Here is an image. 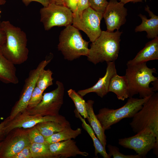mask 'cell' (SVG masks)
<instances>
[{"label":"cell","instance_id":"obj_1","mask_svg":"<svg viewBox=\"0 0 158 158\" xmlns=\"http://www.w3.org/2000/svg\"><path fill=\"white\" fill-rule=\"evenodd\" d=\"M1 25L5 32L6 40L0 51L14 64L23 63L28 59L29 52L26 33L8 20L1 22Z\"/></svg>","mask_w":158,"mask_h":158},{"label":"cell","instance_id":"obj_2","mask_svg":"<svg viewBox=\"0 0 158 158\" xmlns=\"http://www.w3.org/2000/svg\"><path fill=\"white\" fill-rule=\"evenodd\" d=\"M122 31H102L99 37L90 44L87 60L94 64L106 61L115 62L120 49Z\"/></svg>","mask_w":158,"mask_h":158},{"label":"cell","instance_id":"obj_3","mask_svg":"<svg viewBox=\"0 0 158 158\" xmlns=\"http://www.w3.org/2000/svg\"><path fill=\"white\" fill-rule=\"evenodd\" d=\"M127 66L125 76L128 85L129 98L138 94L140 98H144L155 92L150 86V83L158 80V77L153 75L156 73L155 68H148L146 62L127 63Z\"/></svg>","mask_w":158,"mask_h":158},{"label":"cell","instance_id":"obj_4","mask_svg":"<svg viewBox=\"0 0 158 158\" xmlns=\"http://www.w3.org/2000/svg\"><path fill=\"white\" fill-rule=\"evenodd\" d=\"M89 43L83 39L79 30L72 25L61 32L57 48L65 59L72 61L81 56H87Z\"/></svg>","mask_w":158,"mask_h":158},{"label":"cell","instance_id":"obj_5","mask_svg":"<svg viewBox=\"0 0 158 158\" xmlns=\"http://www.w3.org/2000/svg\"><path fill=\"white\" fill-rule=\"evenodd\" d=\"M150 96L144 98L129 97L121 107L117 109L102 108L96 116L103 128L105 130L109 129L112 125L122 119L132 118Z\"/></svg>","mask_w":158,"mask_h":158},{"label":"cell","instance_id":"obj_6","mask_svg":"<svg viewBox=\"0 0 158 158\" xmlns=\"http://www.w3.org/2000/svg\"><path fill=\"white\" fill-rule=\"evenodd\" d=\"M132 118L130 125L134 132L137 133L148 128L158 139V93L151 95Z\"/></svg>","mask_w":158,"mask_h":158},{"label":"cell","instance_id":"obj_7","mask_svg":"<svg viewBox=\"0 0 158 158\" xmlns=\"http://www.w3.org/2000/svg\"><path fill=\"white\" fill-rule=\"evenodd\" d=\"M56 84L55 89L43 93L42 100L36 107L24 111L29 114L42 116L60 115L59 112L63 104L65 89L61 82L57 81Z\"/></svg>","mask_w":158,"mask_h":158},{"label":"cell","instance_id":"obj_8","mask_svg":"<svg viewBox=\"0 0 158 158\" xmlns=\"http://www.w3.org/2000/svg\"><path fill=\"white\" fill-rule=\"evenodd\" d=\"M118 143L124 148L134 150L141 158L145 157L152 149L158 157V139L150 129L145 128L132 136L119 139Z\"/></svg>","mask_w":158,"mask_h":158},{"label":"cell","instance_id":"obj_9","mask_svg":"<svg viewBox=\"0 0 158 158\" xmlns=\"http://www.w3.org/2000/svg\"><path fill=\"white\" fill-rule=\"evenodd\" d=\"M40 21L46 30L54 26H65L72 25L73 14L71 11L63 5L49 3L40 10Z\"/></svg>","mask_w":158,"mask_h":158},{"label":"cell","instance_id":"obj_10","mask_svg":"<svg viewBox=\"0 0 158 158\" xmlns=\"http://www.w3.org/2000/svg\"><path fill=\"white\" fill-rule=\"evenodd\" d=\"M103 14L89 7L80 14H73L72 25L79 30L84 32L90 42H94L100 35L102 30L101 21Z\"/></svg>","mask_w":158,"mask_h":158},{"label":"cell","instance_id":"obj_11","mask_svg":"<svg viewBox=\"0 0 158 158\" xmlns=\"http://www.w3.org/2000/svg\"><path fill=\"white\" fill-rule=\"evenodd\" d=\"M51 60V59H50L42 61L36 68L30 71L28 77L25 81L19 99L14 106L9 116L10 119L13 118L18 114L26 110L32 92L36 86L38 78Z\"/></svg>","mask_w":158,"mask_h":158},{"label":"cell","instance_id":"obj_12","mask_svg":"<svg viewBox=\"0 0 158 158\" xmlns=\"http://www.w3.org/2000/svg\"><path fill=\"white\" fill-rule=\"evenodd\" d=\"M47 121L63 123L67 121L65 117L60 115L56 116H42L29 114L24 111L18 114L12 120L8 121L5 126L4 131L6 135L15 129L30 128L38 123Z\"/></svg>","mask_w":158,"mask_h":158},{"label":"cell","instance_id":"obj_13","mask_svg":"<svg viewBox=\"0 0 158 158\" xmlns=\"http://www.w3.org/2000/svg\"><path fill=\"white\" fill-rule=\"evenodd\" d=\"M122 2L117 0H110L103 14L107 31L114 32L115 30H118L126 21L127 9Z\"/></svg>","mask_w":158,"mask_h":158},{"label":"cell","instance_id":"obj_14","mask_svg":"<svg viewBox=\"0 0 158 158\" xmlns=\"http://www.w3.org/2000/svg\"><path fill=\"white\" fill-rule=\"evenodd\" d=\"M31 143L28 131H21L9 135L2 141L0 151V158H12Z\"/></svg>","mask_w":158,"mask_h":158},{"label":"cell","instance_id":"obj_15","mask_svg":"<svg viewBox=\"0 0 158 158\" xmlns=\"http://www.w3.org/2000/svg\"><path fill=\"white\" fill-rule=\"evenodd\" d=\"M107 63L106 72L103 77L100 78L97 83L92 87L78 91V93L82 97L90 92H95L100 97L103 98L109 92V87L111 79L117 74V71L115 62Z\"/></svg>","mask_w":158,"mask_h":158},{"label":"cell","instance_id":"obj_16","mask_svg":"<svg viewBox=\"0 0 158 158\" xmlns=\"http://www.w3.org/2000/svg\"><path fill=\"white\" fill-rule=\"evenodd\" d=\"M51 153L56 158H67L78 155L86 157L88 153L82 151L78 148L76 142L72 139L49 144Z\"/></svg>","mask_w":158,"mask_h":158},{"label":"cell","instance_id":"obj_17","mask_svg":"<svg viewBox=\"0 0 158 158\" xmlns=\"http://www.w3.org/2000/svg\"><path fill=\"white\" fill-rule=\"evenodd\" d=\"M145 10L148 13L150 18L148 19L146 16L140 13L138 16L142 22L135 27V32L145 31L147 32V38L153 39L158 37V16L150 10L148 5L145 7Z\"/></svg>","mask_w":158,"mask_h":158},{"label":"cell","instance_id":"obj_18","mask_svg":"<svg viewBox=\"0 0 158 158\" xmlns=\"http://www.w3.org/2000/svg\"><path fill=\"white\" fill-rule=\"evenodd\" d=\"M158 59V37L147 43L135 58L127 64H135Z\"/></svg>","mask_w":158,"mask_h":158},{"label":"cell","instance_id":"obj_19","mask_svg":"<svg viewBox=\"0 0 158 158\" xmlns=\"http://www.w3.org/2000/svg\"><path fill=\"white\" fill-rule=\"evenodd\" d=\"M0 80L6 84H16L19 82L15 65L6 58L0 50Z\"/></svg>","mask_w":158,"mask_h":158},{"label":"cell","instance_id":"obj_20","mask_svg":"<svg viewBox=\"0 0 158 158\" xmlns=\"http://www.w3.org/2000/svg\"><path fill=\"white\" fill-rule=\"evenodd\" d=\"M94 101L89 100L86 102L87 117V118L95 134L103 147L106 149L107 145L105 130L102 128L95 114L93 108Z\"/></svg>","mask_w":158,"mask_h":158},{"label":"cell","instance_id":"obj_21","mask_svg":"<svg viewBox=\"0 0 158 158\" xmlns=\"http://www.w3.org/2000/svg\"><path fill=\"white\" fill-rule=\"evenodd\" d=\"M108 91L115 94L119 100L124 101L129 98L128 85L125 75L115 74L111 79Z\"/></svg>","mask_w":158,"mask_h":158},{"label":"cell","instance_id":"obj_22","mask_svg":"<svg viewBox=\"0 0 158 158\" xmlns=\"http://www.w3.org/2000/svg\"><path fill=\"white\" fill-rule=\"evenodd\" d=\"M74 112L76 117L79 118L82 122L83 128L87 132L92 140L95 149V156H97V154L99 153L104 158H110L111 157L107 153L106 149L103 147L99 139L95 135L90 125L86 122L85 118L81 116L76 109Z\"/></svg>","mask_w":158,"mask_h":158},{"label":"cell","instance_id":"obj_23","mask_svg":"<svg viewBox=\"0 0 158 158\" xmlns=\"http://www.w3.org/2000/svg\"><path fill=\"white\" fill-rule=\"evenodd\" d=\"M69 126L70 124L67 121L63 123L47 121L38 123L35 126L42 135L46 138L63 130Z\"/></svg>","mask_w":158,"mask_h":158},{"label":"cell","instance_id":"obj_24","mask_svg":"<svg viewBox=\"0 0 158 158\" xmlns=\"http://www.w3.org/2000/svg\"><path fill=\"white\" fill-rule=\"evenodd\" d=\"M82 129L78 128L75 130L72 129L71 126L63 130L56 133L51 136L45 138V141L49 144L69 139H75L80 135Z\"/></svg>","mask_w":158,"mask_h":158},{"label":"cell","instance_id":"obj_25","mask_svg":"<svg viewBox=\"0 0 158 158\" xmlns=\"http://www.w3.org/2000/svg\"><path fill=\"white\" fill-rule=\"evenodd\" d=\"M30 148L32 158H56L50 152L47 142L31 143Z\"/></svg>","mask_w":158,"mask_h":158},{"label":"cell","instance_id":"obj_26","mask_svg":"<svg viewBox=\"0 0 158 158\" xmlns=\"http://www.w3.org/2000/svg\"><path fill=\"white\" fill-rule=\"evenodd\" d=\"M69 97L73 101L76 109L84 118L87 117L86 102L82 97L75 90L71 89L67 91Z\"/></svg>","mask_w":158,"mask_h":158},{"label":"cell","instance_id":"obj_27","mask_svg":"<svg viewBox=\"0 0 158 158\" xmlns=\"http://www.w3.org/2000/svg\"><path fill=\"white\" fill-rule=\"evenodd\" d=\"M53 73L49 69H44L40 74L37 81L36 86L44 91L53 84Z\"/></svg>","mask_w":158,"mask_h":158},{"label":"cell","instance_id":"obj_28","mask_svg":"<svg viewBox=\"0 0 158 158\" xmlns=\"http://www.w3.org/2000/svg\"><path fill=\"white\" fill-rule=\"evenodd\" d=\"M43 92L36 86L32 92L26 109L35 107L40 103L42 98Z\"/></svg>","mask_w":158,"mask_h":158},{"label":"cell","instance_id":"obj_29","mask_svg":"<svg viewBox=\"0 0 158 158\" xmlns=\"http://www.w3.org/2000/svg\"><path fill=\"white\" fill-rule=\"evenodd\" d=\"M28 136L31 143H42L47 142L45 138L35 126L33 127L32 128L28 131Z\"/></svg>","mask_w":158,"mask_h":158},{"label":"cell","instance_id":"obj_30","mask_svg":"<svg viewBox=\"0 0 158 158\" xmlns=\"http://www.w3.org/2000/svg\"><path fill=\"white\" fill-rule=\"evenodd\" d=\"M109 155L114 158H141L138 154L125 155L121 153L117 147L108 145L107 146Z\"/></svg>","mask_w":158,"mask_h":158},{"label":"cell","instance_id":"obj_31","mask_svg":"<svg viewBox=\"0 0 158 158\" xmlns=\"http://www.w3.org/2000/svg\"><path fill=\"white\" fill-rule=\"evenodd\" d=\"M90 7L97 12L103 13L108 2L107 0H89Z\"/></svg>","mask_w":158,"mask_h":158},{"label":"cell","instance_id":"obj_32","mask_svg":"<svg viewBox=\"0 0 158 158\" xmlns=\"http://www.w3.org/2000/svg\"><path fill=\"white\" fill-rule=\"evenodd\" d=\"M79 0H63V5L70 9L73 14H75L78 8Z\"/></svg>","mask_w":158,"mask_h":158},{"label":"cell","instance_id":"obj_33","mask_svg":"<svg viewBox=\"0 0 158 158\" xmlns=\"http://www.w3.org/2000/svg\"><path fill=\"white\" fill-rule=\"evenodd\" d=\"M30 145L24 148L12 158H32L30 148Z\"/></svg>","mask_w":158,"mask_h":158},{"label":"cell","instance_id":"obj_34","mask_svg":"<svg viewBox=\"0 0 158 158\" xmlns=\"http://www.w3.org/2000/svg\"><path fill=\"white\" fill-rule=\"evenodd\" d=\"M89 7L90 4L89 0H79L77 11L74 14H80L83 10Z\"/></svg>","mask_w":158,"mask_h":158},{"label":"cell","instance_id":"obj_35","mask_svg":"<svg viewBox=\"0 0 158 158\" xmlns=\"http://www.w3.org/2000/svg\"><path fill=\"white\" fill-rule=\"evenodd\" d=\"M8 117L0 123V141H2L4 139L6 134L4 128L5 125L8 121Z\"/></svg>","mask_w":158,"mask_h":158},{"label":"cell","instance_id":"obj_36","mask_svg":"<svg viewBox=\"0 0 158 158\" xmlns=\"http://www.w3.org/2000/svg\"><path fill=\"white\" fill-rule=\"evenodd\" d=\"M26 6H28L32 1H35L41 4L43 6H47L49 3V0H21Z\"/></svg>","mask_w":158,"mask_h":158},{"label":"cell","instance_id":"obj_37","mask_svg":"<svg viewBox=\"0 0 158 158\" xmlns=\"http://www.w3.org/2000/svg\"><path fill=\"white\" fill-rule=\"evenodd\" d=\"M6 40L5 32L3 29L0 21V49L5 43Z\"/></svg>","mask_w":158,"mask_h":158},{"label":"cell","instance_id":"obj_38","mask_svg":"<svg viewBox=\"0 0 158 158\" xmlns=\"http://www.w3.org/2000/svg\"><path fill=\"white\" fill-rule=\"evenodd\" d=\"M144 0H119L120 2L125 4L128 2H131L133 3L138 2H142Z\"/></svg>","mask_w":158,"mask_h":158},{"label":"cell","instance_id":"obj_39","mask_svg":"<svg viewBox=\"0 0 158 158\" xmlns=\"http://www.w3.org/2000/svg\"><path fill=\"white\" fill-rule=\"evenodd\" d=\"M63 0H49L50 3H53L56 4L63 5Z\"/></svg>","mask_w":158,"mask_h":158},{"label":"cell","instance_id":"obj_40","mask_svg":"<svg viewBox=\"0 0 158 158\" xmlns=\"http://www.w3.org/2000/svg\"><path fill=\"white\" fill-rule=\"evenodd\" d=\"M6 2V0H0V5H4Z\"/></svg>","mask_w":158,"mask_h":158},{"label":"cell","instance_id":"obj_41","mask_svg":"<svg viewBox=\"0 0 158 158\" xmlns=\"http://www.w3.org/2000/svg\"><path fill=\"white\" fill-rule=\"evenodd\" d=\"M2 141L0 142V151L2 144Z\"/></svg>","mask_w":158,"mask_h":158},{"label":"cell","instance_id":"obj_42","mask_svg":"<svg viewBox=\"0 0 158 158\" xmlns=\"http://www.w3.org/2000/svg\"><path fill=\"white\" fill-rule=\"evenodd\" d=\"M1 13V11L0 10V17H1V15H0V14Z\"/></svg>","mask_w":158,"mask_h":158}]
</instances>
